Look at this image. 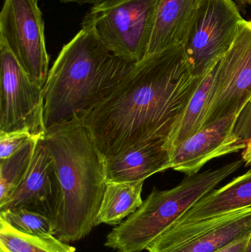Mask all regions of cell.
I'll return each mask as SVG.
<instances>
[{
  "label": "cell",
  "instance_id": "52a82bcc",
  "mask_svg": "<svg viewBox=\"0 0 251 252\" xmlns=\"http://www.w3.org/2000/svg\"><path fill=\"white\" fill-rule=\"evenodd\" d=\"M0 131L29 130L42 138L44 87L23 69L10 49L0 41Z\"/></svg>",
  "mask_w": 251,
  "mask_h": 252
},
{
  "label": "cell",
  "instance_id": "8992f818",
  "mask_svg": "<svg viewBox=\"0 0 251 252\" xmlns=\"http://www.w3.org/2000/svg\"><path fill=\"white\" fill-rule=\"evenodd\" d=\"M245 20L234 0H202L183 44L195 75L204 76L222 59Z\"/></svg>",
  "mask_w": 251,
  "mask_h": 252
},
{
  "label": "cell",
  "instance_id": "ffe728a7",
  "mask_svg": "<svg viewBox=\"0 0 251 252\" xmlns=\"http://www.w3.org/2000/svg\"><path fill=\"white\" fill-rule=\"evenodd\" d=\"M3 219L16 230L37 237L55 236L52 219L40 213L26 210H9L0 212Z\"/></svg>",
  "mask_w": 251,
  "mask_h": 252
},
{
  "label": "cell",
  "instance_id": "44dd1931",
  "mask_svg": "<svg viewBox=\"0 0 251 252\" xmlns=\"http://www.w3.org/2000/svg\"><path fill=\"white\" fill-rule=\"evenodd\" d=\"M41 139L28 130L0 131V160L5 159L20 151L31 141Z\"/></svg>",
  "mask_w": 251,
  "mask_h": 252
},
{
  "label": "cell",
  "instance_id": "3957f363",
  "mask_svg": "<svg viewBox=\"0 0 251 252\" xmlns=\"http://www.w3.org/2000/svg\"><path fill=\"white\" fill-rule=\"evenodd\" d=\"M41 141L54 160L61 187L55 236L65 243L81 241L97 226L107 185L104 159L83 120L48 129Z\"/></svg>",
  "mask_w": 251,
  "mask_h": 252
},
{
  "label": "cell",
  "instance_id": "2e32d148",
  "mask_svg": "<svg viewBox=\"0 0 251 252\" xmlns=\"http://www.w3.org/2000/svg\"><path fill=\"white\" fill-rule=\"evenodd\" d=\"M217 63L203 76L178 125L167 140L165 147L168 151L181 145L204 127L215 87Z\"/></svg>",
  "mask_w": 251,
  "mask_h": 252
},
{
  "label": "cell",
  "instance_id": "8fae6325",
  "mask_svg": "<svg viewBox=\"0 0 251 252\" xmlns=\"http://www.w3.org/2000/svg\"><path fill=\"white\" fill-rule=\"evenodd\" d=\"M61 200V187L56 164L41 138L26 176L10 198L0 206V212L29 210L47 216L54 223Z\"/></svg>",
  "mask_w": 251,
  "mask_h": 252
},
{
  "label": "cell",
  "instance_id": "277c9868",
  "mask_svg": "<svg viewBox=\"0 0 251 252\" xmlns=\"http://www.w3.org/2000/svg\"><path fill=\"white\" fill-rule=\"evenodd\" d=\"M243 160L189 175L172 189H154L141 207L106 237L105 246L116 252H141L172 226L197 201L238 170Z\"/></svg>",
  "mask_w": 251,
  "mask_h": 252
},
{
  "label": "cell",
  "instance_id": "6da1fadb",
  "mask_svg": "<svg viewBox=\"0 0 251 252\" xmlns=\"http://www.w3.org/2000/svg\"><path fill=\"white\" fill-rule=\"evenodd\" d=\"M203 78L194 73L183 45L134 65L83 120L104 161L144 144L166 143Z\"/></svg>",
  "mask_w": 251,
  "mask_h": 252
},
{
  "label": "cell",
  "instance_id": "30bf717a",
  "mask_svg": "<svg viewBox=\"0 0 251 252\" xmlns=\"http://www.w3.org/2000/svg\"><path fill=\"white\" fill-rule=\"evenodd\" d=\"M251 100V20H245L230 50L218 62L204 127L240 115Z\"/></svg>",
  "mask_w": 251,
  "mask_h": 252
},
{
  "label": "cell",
  "instance_id": "4fadbf2b",
  "mask_svg": "<svg viewBox=\"0 0 251 252\" xmlns=\"http://www.w3.org/2000/svg\"><path fill=\"white\" fill-rule=\"evenodd\" d=\"M201 1L159 0L146 58L184 44Z\"/></svg>",
  "mask_w": 251,
  "mask_h": 252
},
{
  "label": "cell",
  "instance_id": "7a4b0ae2",
  "mask_svg": "<svg viewBox=\"0 0 251 252\" xmlns=\"http://www.w3.org/2000/svg\"><path fill=\"white\" fill-rule=\"evenodd\" d=\"M109 51L86 28L63 46L44 87L46 130L84 118L134 66Z\"/></svg>",
  "mask_w": 251,
  "mask_h": 252
},
{
  "label": "cell",
  "instance_id": "ac0fdd59",
  "mask_svg": "<svg viewBox=\"0 0 251 252\" xmlns=\"http://www.w3.org/2000/svg\"><path fill=\"white\" fill-rule=\"evenodd\" d=\"M0 252H77L56 236L37 237L19 232L0 219Z\"/></svg>",
  "mask_w": 251,
  "mask_h": 252
},
{
  "label": "cell",
  "instance_id": "ba28073f",
  "mask_svg": "<svg viewBox=\"0 0 251 252\" xmlns=\"http://www.w3.org/2000/svg\"><path fill=\"white\" fill-rule=\"evenodd\" d=\"M0 41L31 78L44 87L50 59L38 0H4L0 13Z\"/></svg>",
  "mask_w": 251,
  "mask_h": 252
},
{
  "label": "cell",
  "instance_id": "d4e9b609",
  "mask_svg": "<svg viewBox=\"0 0 251 252\" xmlns=\"http://www.w3.org/2000/svg\"><path fill=\"white\" fill-rule=\"evenodd\" d=\"M242 159L246 163V165L251 167V140L247 142L246 148L243 150V154H242Z\"/></svg>",
  "mask_w": 251,
  "mask_h": 252
},
{
  "label": "cell",
  "instance_id": "9c48e42d",
  "mask_svg": "<svg viewBox=\"0 0 251 252\" xmlns=\"http://www.w3.org/2000/svg\"><path fill=\"white\" fill-rule=\"evenodd\" d=\"M251 207L203 221L172 226L147 248L148 252H218L249 238Z\"/></svg>",
  "mask_w": 251,
  "mask_h": 252
},
{
  "label": "cell",
  "instance_id": "5b68a950",
  "mask_svg": "<svg viewBox=\"0 0 251 252\" xmlns=\"http://www.w3.org/2000/svg\"><path fill=\"white\" fill-rule=\"evenodd\" d=\"M159 1L107 0L91 7L81 27L115 56L137 64L147 56Z\"/></svg>",
  "mask_w": 251,
  "mask_h": 252
},
{
  "label": "cell",
  "instance_id": "9a60e30c",
  "mask_svg": "<svg viewBox=\"0 0 251 252\" xmlns=\"http://www.w3.org/2000/svg\"><path fill=\"white\" fill-rule=\"evenodd\" d=\"M250 207L251 170L223 188L211 191L186 212L172 226L203 221Z\"/></svg>",
  "mask_w": 251,
  "mask_h": 252
},
{
  "label": "cell",
  "instance_id": "cb8c5ba5",
  "mask_svg": "<svg viewBox=\"0 0 251 252\" xmlns=\"http://www.w3.org/2000/svg\"><path fill=\"white\" fill-rule=\"evenodd\" d=\"M62 3H77V4H89L96 5V4H100V3L104 2L107 0H59Z\"/></svg>",
  "mask_w": 251,
  "mask_h": 252
},
{
  "label": "cell",
  "instance_id": "603a6c76",
  "mask_svg": "<svg viewBox=\"0 0 251 252\" xmlns=\"http://www.w3.org/2000/svg\"><path fill=\"white\" fill-rule=\"evenodd\" d=\"M248 238H249L238 241V242L235 243V244H232V245L229 246L227 248L218 252H244L246 244H247Z\"/></svg>",
  "mask_w": 251,
  "mask_h": 252
},
{
  "label": "cell",
  "instance_id": "e0dca14e",
  "mask_svg": "<svg viewBox=\"0 0 251 252\" xmlns=\"http://www.w3.org/2000/svg\"><path fill=\"white\" fill-rule=\"evenodd\" d=\"M144 182H107L96 226H118L135 213L143 203Z\"/></svg>",
  "mask_w": 251,
  "mask_h": 252
},
{
  "label": "cell",
  "instance_id": "4316f807",
  "mask_svg": "<svg viewBox=\"0 0 251 252\" xmlns=\"http://www.w3.org/2000/svg\"><path fill=\"white\" fill-rule=\"evenodd\" d=\"M246 1H247V0H235L236 3H237V5L239 6L240 8H244V7L247 5Z\"/></svg>",
  "mask_w": 251,
  "mask_h": 252
},
{
  "label": "cell",
  "instance_id": "7c38bea8",
  "mask_svg": "<svg viewBox=\"0 0 251 252\" xmlns=\"http://www.w3.org/2000/svg\"><path fill=\"white\" fill-rule=\"evenodd\" d=\"M237 118L234 115L219 120L169 151V169L195 174L211 160L244 150L247 143L234 133Z\"/></svg>",
  "mask_w": 251,
  "mask_h": 252
},
{
  "label": "cell",
  "instance_id": "5bb4252c",
  "mask_svg": "<svg viewBox=\"0 0 251 252\" xmlns=\"http://www.w3.org/2000/svg\"><path fill=\"white\" fill-rule=\"evenodd\" d=\"M165 142L144 144L105 161L107 182H144L169 169V154Z\"/></svg>",
  "mask_w": 251,
  "mask_h": 252
},
{
  "label": "cell",
  "instance_id": "484cf974",
  "mask_svg": "<svg viewBox=\"0 0 251 252\" xmlns=\"http://www.w3.org/2000/svg\"><path fill=\"white\" fill-rule=\"evenodd\" d=\"M244 252H251V233L248 238L247 244H246Z\"/></svg>",
  "mask_w": 251,
  "mask_h": 252
},
{
  "label": "cell",
  "instance_id": "d6986e66",
  "mask_svg": "<svg viewBox=\"0 0 251 252\" xmlns=\"http://www.w3.org/2000/svg\"><path fill=\"white\" fill-rule=\"evenodd\" d=\"M38 139L31 141L11 157L1 160L0 206L3 205L10 198L26 176Z\"/></svg>",
  "mask_w": 251,
  "mask_h": 252
},
{
  "label": "cell",
  "instance_id": "7402d4cb",
  "mask_svg": "<svg viewBox=\"0 0 251 252\" xmlns=\"http://www.w3.org/2000/svg\"><path fill=\"white\" fill-rule=\"evenodd\" d=\"M234 133L245 143L251 140V100L238 115Z\"/></svg>",
  "mask_w": 251,
  "mask_h": 252
},
{
  "label": "cell",
  "instance_id": "83f0119b",
  "mask_svg": "<svg viewBox=\"0 0 251 252\" xmlns=\"http://www.w3.org/2000/svg\"><path fill=\"white\" fill-rule=\"evenodd\" d=\"M246 4H251V0H247V1H246Z\"/></svg>",
  "mask_w": 251,
  "mask_h": 252
}]
</instances>
